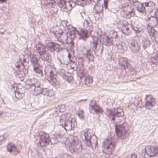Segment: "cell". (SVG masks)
Segmentation results:
<instances>
[{
    "mask_svg": "<svg viewBox=\"0 0 158 158\" xmlns=\"http://www.w3.org/2000/svg\"><path fill=\"white\" fill-rule=\"evenodd\" d=\"M107 116L116 124H122L125 120V116L123 110L121 108L108 110L106 111Z\"/></svg>",
    "mask_w": 158,
    "mask_h": 158,
    "instance_id": "1",
    "label": "cell"
},
{
    "mask_svg": "<svg viewBox=\"0 0 158 158\" xmlns=\"http://www.w3.org/2000/svg\"><path fill=\"white\" fill-rule=\"evenodd\" d=\"M66 145L68 150L73 154L79 153L82 149L81 143L77 136H69L66 142Z\"/></svg>",
    "mask_w": 158,
    "mask_h": 158,
    "instance_id": "2",
    "label": "cell"
},
{
    "mask_svg": "<svg viewBox=\"0 0 158 158\" xmlns=\"http://www.w3.org/2000/svg\"><path fill=\"white\" fill-rule=\"evenodd\" d=\"M60 122L61 125L67 131L74 130L77 127V120L70 113L63 115L60 118Z\"/></svg>",
    "mask_w": 158,
    "mask_h": 158,
    "instance_id": "3",
    "label": "cell"
},
{
    "mask_svg": "<svg viewBox=\"0 0 158 158\" xmlns=\"http://www.w3.org/2000/svg\"><path fill=\"white\" fill-rule=\"evenodd\" d=\"M15 70L16 76L21 80H23L28 72L27 61L23 58L20 59L16 64Z\"/></svg>",
    "mask_w": 158,
    "mask_h": 158,
    "instance_id": "4",
    "label": "cell"
},
{
    "mask_svg": "<svg viewBox=\"0 0 158 158\" xmlns=\"http://www.w3.org/2000/svg\"><path fill=\"white\" fill-rule=\"evenodd\" d=\"M26 88L27 90H32V94L35 95L41 94L43 89L40 87V83L36 79L27 80L26 82Z\"/></svg>",
    "mask_w": 158,
    "mask_h": 158,
    "instance_id": "5",
    "label": "cell"
},
{
    "mask_svg": "<svg viewBox=\"0 0 158 158\" xmlns=\"http://www.w3.org/2000/svg\"><path fill=\"white\" fill-rule=\"evenodd\" d=\"M45 76L46 79L55 87H57L58 85L57 78V72L55 69L51 65H48L45 69Z\"/></svg>",
    "mask_w": 158,
    "mask_h": 158,
    "instance_id": "6",
    "label": "cell"
},
{
    "mask_svg": "<svg viewBox=\"0 0 158 158\" xmlns=\"http://www.w3.org/2000/svg\"><path fill=\"white\" fill-rule=\"evenodd\" d=\"M116 142L113 137H109L104 141L103 144V151L106 155H110L115 150Z\"/></svg>",
    "mask_w": 158,
    "mask_h": 158,
    "instance_id": "7",
    "label": "cell"
},
{
    "mask_svg": "<svg viewBox=\"0 0 158 158\" xmlns=\"http://www.w3.org/2000/svg\"><path fill=\"white\" fill-rule=\"evenodd\" d=\"M85 139L88 146L93 149H95L98 145V138L91 130H87L84 134Z\"/></svg>",
    "mask_w": 158,
    "mask_h": 158,
    "instance_id": "8",
    "label": "cell"
},
{
    "mask_svg": "<svg viewBox=\"0 0 158 158\" xmlns=\"http://www.w3.org/2000/svg\"><path fill=\"white\" fill-rule=\"evenodd\" d=\"M76 3L73 0H59L58 2V5L62 9V11L68 12L72 10L76 6Z\"/></svg>",
    "mask_w": 158,
    "mask_h": 158,
    "instance_id": "9",
    "label": "cell"
},
{
    "mask_svg": "<svg viewBox=\"0 0 158 158\" xmlns=\"http://www.w3.org/2000/svg\"><path fill=\"white\" fill-rule=\"evenodd\" d=\"M39 139V143L40 146L42 147L46 146L50 144L51 139L48 134L43 131L39 132L37 135Z\"/></svg>",
    "mask_w": 158,
    "mask_h": 158,
    "instance_id": "10",
    "label": "cell"
},
{
    "mask_svg": "<svg viewBox=\"0 0 158 158\" xmlns=\"http://www.w3.org/2000/svg\"><path fill=\"white\" fill-rule=\"evenodd\" d=\"M116 132L117 136L120 139H126L130 135L129 130L123 124L117 125L116 127Z\"/></svg>",
    "mask_w": 158,
    "mask_h": 158,
    "instance_id": "11",
    "label": "cell"
},
{
    "mask_svg": "<svg viewBox=\"0 0 158 158\" xmlns=\"http://www.w3.org/2000/svg\"><path fill=\"white\" fill-rule=\"evenodd\" d=\"M13 87L15 90V96L16 98L19 99H22L25 94V87L20 84L17 83L14 84Z\"/></svg>",
    "mask_w": 158,
    "mask_h": 158,
    "instance_id": "12",
    "label": "cell"
},
{
    "mask_svg": "<svg viewBox=\"0 0 158 158\" xmlns=\"http://www.w3.org/2000/svg\"><path fill=\"white\" fill-rule=\"evenodd\" d=\"M122 16L126 19H130L135 15L134 8L131 6H124L121 12Z\"/></svg>",
    "mask_w": 158,
    "mask_h": 158,
    "instance_id": "13",
    "label": "cell"
},
{
    "mask_svg": "<svg viewBox=\"0 0 158 158\" xmlns=\"http://www.w3.org/2000/svg\"><path fill=\"white\" fill-rule=\"evenodd\" d=\"M129 46L131 51L134 53H138L141 50V44L136 39H132L129 42Z\"/></svg>",
    "mask_w": 158,
    "mask_h": 158,
    "instance_id": "14",
    "label": "cell"
},
{
    "mask_svg": "<svg viewBox=\"0 0 158 158\" xmlns=\"http://www.w3.org/2000/svg\"><path fill=\"white\" fill-rule=\"evenodd\" d=\"M31 63L33 65L35 72L38 73V74H42V67L40 64L36 56L33 55L31 56Z\"/></svg>",
    "mask_w": 158,
    "mask_h": 158,
    "instance_id": "15",
    "label": "cell"
},
{
    "mask_svg": "<svg viewBox=\"0 0 158 158\" xmlns=\"http://www.w3.org/2000/svg\"><path fill=\"white\" fill-rule=\"evenodd\" d=\"M78 33L77 31L72 26H69V31L67 34V42L68 43H71L74 40V39L76 38L77 34Z\"/></svg>",
    "mask_w": 158,
    "mask_h": 158,
    "instance_id": "16",
    "label": "cell"
},
{
    "mask_svg": "<svg viewBox=\"0 0 158 158\" xmlns=\"http://www.w3.org/2000/svg\"><path fill=\"white\" fill-rule=\"evenodd\" d=\"M94 48L97 55L101 54L103 50V46L101 41L98 38H94Z\"/></svg>",
    "mask_w": 158,
    "mask_h": 158,
    "instance_id": "17",
    "label": "cell"
},
{
    "mask_svg": "<svg viewBox=\"0 0 158 158\" xmlns=\"http://www.w3.org/2000/svg\"><path fill=\"white\" fill-rule=\"evenodd\" d=\"M146 107L148 110L153 108L156 104V99L151 95L146 96Z\"/></svg>",
    "mask_w": 158,
    "mask_h": 158,
    "instance_id": "18",
    "label": "cell"
},
{
    "mask_svg": "<svg viewBox=\"0 0 158 158\" xmlns=\"http://www.w3.org/2000/svg\"><path fill=\"white\" fill-rule=\"evenodd\" d=\"M47 48L49 51L52 52H60L62 49L60 44L54 42H50L47 44Z\"/></svg>",
    "mask_w": 158,
    "mask_h": 158,
    "instance_id": "19",
    "label": "cell"
},
{
    "mask_svg": "<svg viewBox=\"0 0 158 158\" xmlns=\"http://www.w3.org/2000/svg\"><path fill=\"white\" fill-rule=\"evenodd\" d=\"M146 153L150 157H154L158 154V148L153 146H148L145 148Z\"/></svg>",
    "mask_w": 158,
    "mask_h": 158,
    "instance_id": "20",
    "label": "cell"
},
{
    "mask_svg": "<svg viewBox=\"0 0 158 158\" xmlns=\"http://www.w3.org/2000/svg\"><path fill=\"white\" fill-rule=\"evenodd\" d=\"M59 73L61 77L69 82H72L74 81V78L72 76H70L69 73H67L65 70H63V69L60 70Z\"/></svg>",
    "mask_w": 158,
    "mask_h": 158,
    "instance_id": "21",
    "label": "cell"
},
{
    "mask_svg": "<svg viewBox=\"0 0 158 158\" xmlns=\"http://www.w3.org/2000/svg\"><path fill=\"white\" fill-rule=\"evenodd\" d=\"M7 150L13 155H16L19 153V150L18 148L12 143H9L7 145Z\"/></svg>",
    "mask_w": 158,
    "mask_h": 158,
    "instance_id": "22",
    "label": "cell"
},
{
    "mask_svg": "<svg viewBox=\"0 0 158 158\" xmlns=\"http://www.w3.org/2000/svg\"><path fill=\"white\" fill-rule=\"evenodd\" d=\"M101 41L102 43L106 45V46H110L113 44V40H112L111 37L107 36L106 35H104L102 36Z\"/></svg>",
    "mask_w": 158,
    "mask_h": 158,
    "instance_id": "23",
    "label": "cell"
},
{
    "mask_svg": "<svg viewBox=\"0 0 158 158\" xmlns=\"http://www.w3.org/2000/svg\"><path fill=\"white\" fill-rule=\"evenodd\" d=\"M133 27L131 24H126L123 25L122 27V31L126 35H130L132 33Z\"/></svg>",
    "mask_w": 158,
    "mask_h": 158,
    "instance_id": "24",
    "label": "cell"
},
{
    "mask_svg": "<svg viewBox=\"0 0 158 158\" xmlns=\"http://www.w3.org/2000/svg\"><path fill=\"white\" fill-rule=\"evenodd\" d=\"M42 4L45 8H52L56 5L55 0H42Z\"/></svg>",
    "mask_w": 158,
    "mask_h": 158,
    "instance_id": "25",
    "label": "cell"
},
{
    "mask_svg": "<svg viewBox=\"0 0 158 158\" xmlns=\"http://www.w3.org/2000/svg\"><path fill=\"white\" fill-rule=\"evenodd\" d=\"M119 64L120 66L124 69H127L129 68V65H130L129 60L125 57H122L120 58Z\"/></svg>",
    "mask_w": 158,
    "mask_h": 158,
    "instance_id": "26",
    "label": "cell"
},
{
    "mask_svg": "<svg viewBox=\"0 0 158 158\" xmlns=\"http://www.w3.org/2000/svg\"><path fill=\"white\" fill-rule=\"evenodd\" d=\"M158 24V19L156 17H151L148 19L147 21V24L148 27L154 28L156 27Z\"/></svg>",
    "mask_w": 158,
    "mask_h": 158,
    "instance_id": "27",
    "label": "cell"
},
{
    "mask_svg": "<svg viewBox=\"0 0 158 158\" xmlns=\"http://www.w3.org/2000/svg\"><path fill=\"white\" fill-rule=\"evenodd\" d=\"M91 107L94 110V111L97 113H102L103 110L96 103L95 101H92L91 103Z\"/></svg>",
    "mask_w": 158,
    "mask_h": 158,
    "instance_id": "28",
    "label": "cell"
},
{
    "mask_svg": "<svg viewBox=\"0 0 158 158\" xmlns=\"http://www.w3.org/2000/svg\"><path fill=\"white\" fill-rule=\"evenodd\" d=\"M36 49H37V51H38L39 53L40 54V56L43 55L47 52V51H46V48H45V46L42 44L41 43H38L36 45Z\"/></svg>",
    "mask_w": 158,
    "mask_h": 158,
    "instance_id": "29",
    "label": "cell"
},
{
    "mask_svg": "<svg viewBox=\"0 0 158 158\" xmlns=\"http://www.w3.org/2000/svg\"><path fill=\"white\" fill-rule=\"evenodd\" d=\"M79 34L80 35L81 39L85 40L87 38H89V35H90V32L87 30L82 29H81L80 32H79Z\"/></svg>",
    "mask_w": 158,
    "mask_h": 158,
    "instance_id": "30",
    "label": "cell"
},
{
    "mask_svg": "<svg viewBox=\"0 0 158 158\" xmlns=\"http://www.w3.org/2000/svg\"><path fill=\"white\" fill-rule=\"evenodd\" d=\"M41 94L46 96L52 97L54 95V93L52 90L48 88H43Z\"/></svg>",
    "mask_w": 158,
    "mask_h": 158,
    "instance_id": "31",
    "label": "cell"
},
{
    "mask_svg": "<svg viewBox=\"0 0 158 158\" xmlns=\"http://www.w3.org/2000/svg\"><path fill=\"white\" fill-rule=\"evenodd\" d=\"M145 8L146 9L147 8L148 11H149V12H151L154 10V7H155V5L154 2H149L148 3H144L143 4Z\"/></svg>",
    "mask_w": 158,
    "mask_h": 158,
    "instance_id": "32",
    "label": "cell"
},
{
    "mask_svg": "<svg viewBox=\"0 0 158 158\" xmlns=\"http://www.w3.org/2000/svg\"><path fill=\"white\" fill-rule=\"evenodd\" d=\"M134 4L137 10L141 13H144L146 11L145 8L143 4H141V3L136 2H135Z\"/></svg>",
    "mask_w": 158,
    "mask_h": 158,
    "instance_id": "33",
    "label": "cell"
},
{
    "mask_svg": "<svg viewBox=\"0 0 158 158\" xmlns=\"http://www.w3.org/2000/svg\"><path fill=\"white\" fill-rule=\"evenodd\" d=\"M103 6L100 4L97 3L96 5L94 8V12L95 14L99 15L103 11Z\"/></svg>",
    "mask_w": 158,
    "mask_h": 158,
    "instance_id": "34",
    "label": "cell"
},
{
    "mask_svg": "<svg viewBox=\"0 0 158 158\" xmlns=\"http://www.w3.org/2000/svg\"><path fill=\"white\" fill-rule=\"evenodd\" d=\"M78 74L81 78L83 77L86 75V70L83 66L82 65L79 67L78 70Z\"/></svg>",
    "mask_w": 158,
    "mask_h": 158,
    "instance_id": "35",
    "label": "cell"
},
{
    "mask_svg": "<svg viewBox=\"0 0 158 158\" xmlns=\"http://www.w3.org/2000/svg\"><path fill=\"white\" fill-rule=\"evenodd\" d=\"M91 0H77L76 3L81 6H85L91 3Z\"/></svg>",
    "mask_w": 158,
    "mask_h": 158,
    "instance_id": "36",
    "label": "cell"
},
{
    "mask_svg": "<svg viewBox=\"0 0 158 158\" xmlns=\"http://www.w3.org/2000/svg\"><path fill=\"white\" fill-rule=\"evenodd\" d=\"M54 35H55L56 38L58 39H60L64 34V31H63L61 29H57L54 30L53 31Z\"/></svg>",
    "mask_w": 158,
    "mask_h": 158,
    "instance_id": "37",
    "label": "cell"
},
{
    "mask_svg": "<svg viewBox=\"0 0 158 158\" xmlns=\"http://www.w3.org/2000/svg\"><path fill=\"white\" fill-rule=\"evenodd\" d=\"M69 69L70 70H76L77 69L78 66L77 64L74 61H71L69 62L68 66Z\"/></svg>",
    "mask_w": 158,
    "mask_h": 158,
    "instance_id": "38",
    "label": "cell"
},
{
    "mask_svg": "<svg viewBox=\"0 0 158 158\" xmlns=\"http://www.w3.org/2000/svg\"><path fill=\"white\" fill-rule=\"evenodd\" d=\"M93 82V79L91 76H87L85 80V84L87 86L91 85Z\"/></svg>",
    "mask_w": 158,
    "mask_h": 158,
    "instance_id": "39",
    "label": "cell"
},
{
    "mask_svg": "<svg viewBox=\"0 0 158 158\" xmlns=\"http://www.w3.org/2000/svg\"><path fill=\"white\" fill-rule=\"evenodd\" d=\"M150 60H151V63L152 64H157L158 63V53L152 56Z\"/></svg>",
    "mask_w": 158,
    "mask_h": 158,
    "instance_id": "40",
    "label": "cell"
},
{
    "mask_svg": "<svg viewBox=\"0 0 158 158\" xmlns=\"http://www.w3.org/2000/svg\"><path fill=\"white\" fill-rule=\"evenodd\" d=\"M66 108V106L64 105H60L56 108V111L58 113L63 112L65 111Z\"/></svg>",
    "mask_w": 158,
    "mask_h": 158,
    "instance_id": "41",
    "label": "cell"
},
{
    "mask_svg": "<svg viewBox=\"0 0 158 158\" xmlns=\"http://www.w3.org/2000/svg\"><path fill=\"white\" fill-rule=\"evenodd\" d=\"M148 30L150 36H152V37H154L155 35H156V33H157V31H156V30H155V29H154V28L148 27Z\"/></svg>",
    "mask_w": 158,
    "mask_h": 158,
    "instance_id": "42",
    "label": "cell"
},
{
    "mask_svg": "<svg viewBox=\"0 0 158 158\" xmlns=\"http://www.w3.org/2000/svg\"><path fill=\"white\" fill-rule=\"evenodd\" d=\"M143 47H144L145 48H147L148 47L150 46V41H148V40L144 41H143Z\"/></svg>",
    "mask_w": 158,
    "mask_h": 158,
    "instance_id": "43",
    "label": "cell"
},
{
    "mask_svg": "<svg viewBox=\"0 0 158 158\" xmlns=\"http://www.w3.org/2000/svg\"><path fill=\"white\" fill-rule=\"evenodd\" d=\"M56 158H73L72 157L70 156L69 155L67 154H64V155H61L60 156H58V157Z\"/></svg>",
    "mask_w": 158,
    "mask_h": 158,
    "instance_id": "44",
    "label": "cell"
},
{
    "mask_svg": "<svg viewBox=\"0 0 158 158\" xmlns=\"http://www.w3.org/2000/svg\"><path fill=\"white\" fill-rule=\"evenodd\" d=\"M78 116L81 119L84 118V113L83 110H81L79 111Z\"/></svg>",
    "mask_w": 158,
    "mask_h": 158,
    "instance_id": "45",
    "label": "cell"
},
{
    "mask_svg": "<svg viewBox=\"0 0 158 158\" xmlns=\"http://www.w3.org/2000/svg\"><path fill=\"white\" fill-rule=\"evenodd\" d=\"M31 158H43L38 154H33L31 155Z\"/></svg>",
    "mask_w": 158,
    "mask_h": 158,
    "instance_id": "46",
    "label": "cell"
},
{
    "mask_svg": "<svg viewBox=\"0 0 158 158\" xmlns=\"http://www.w3.org/2000/svg\"><path fill=\"white\" fill-rule=\"evenodd\" d=\"M126 158H137V155L134 153V154H132L131 155H129Z\"/></svg>",
    "mask_w": 158,
    "mask_h": 158,
    "instance_id": "47",
    "label": "cell"
},
{
    "mask_svg": "<svg viewBox=\"0 0 158 158\" xmlns=\"http://www.w3.org/2000/svg\"><path fill=\"white\" fill-rule=\"evenodd\" d=\"M153 38L155 39V40L156 41V42L158 43V32H157V33H156V35Z\"/></svg>",
    "mask_w": 158,
    "mask_h": 158,
    "instance_id": "48",
    "label": "cell"
},
{
    "mask_svg": "<svg viewBox=\"0 0 158 158\" xmlns=\"http://www.w3.org/2000/svg\"><path fill=\"white\" fill-rule=\"evenodd\" d=\"M5 140V137L3 135L0 136V145L2 144V143L3 142L4 140Z\"/></svg>",
    "mask_w": 158,
    "mask_h": 158,
    "instance_id": "49",
    "label": "cell"
},
{
    "mask_svg": "<svg viewBox=\"0 0 158 158\" xmlns=\"http://www.w3.org/2000/svg\"><path fill=\"white\" fill-rule=\"evenodd\" d=\"M108 2V0H105V6H106V8L107 6Z\"/></svg>",
    "mask_w": 158,
    "mask_h": 158,
    "instance_id": "50",
    "label": "cell"
},
{
    "mask_svg": "<svg viewBox=\"0 0 158 158\" xmlns=\"http://www.w3.org/2000/svg\"><path fill=\"white\" fill-rule=\"evenodd\" d=\"M91 1H93L94 2L96 3H98V2L100 1V0H91Z\"/></svg>",
    "mask_w": 158,
    "mask_h": 158,
    "instance_id": "51",
    "label": "cell"
},
{
    "mask_svg": "<svg viewBox=\"0 0 158 158\" xmlns=\"http://www.w3.org/2000/svg\"><path fill=\"white\" fill-rule=\"evenodd\" d=\"M156 17H158V8L157 9L156 11Z\"/></svg>",
    "mask_w": 158,
    "mask_h": 158,
    "instance_id": "52",
    "label": "cell"
},
{
    "mask_svg": "<svg viewBox=\"0 0 158 158\" xmlns=\"http://www.w3.org/2000/svg\"><path fill=\"white\" fill-rule=\"evenodd\" d=\"M7 1V0H0V2H5Z\"/></svg>",
    "mask_w": 158,
    "mask_h": 158,
    "instance_id": "53",
    "label": "cell"
},
{
    "mask_svg": "<svg viewBox=\"0 0 158 158\" xmlns=\"http://www.w3.org/2000/svg\"><path fill=\"white\" fill-rule=\"evenodd\" d=\"M128 1H130V2H135L134 0H128Z\"/></svg>",
    "mask_w": 158,
    "mask_h": 158,
    "instance_id": "54",
    "label": "cell"
},
{
    "mask_svg": "<svg viewBox=\"0 0 158 158\" xmlns=\"http://www.w3.org/2000/svg\"><path fill=\"white\" fill-rule=\"evenodd\" d=\"M2 111L0 110V115H2Z\"/></svg>",
    "mask_w": 158,
    "mask_h": 158,
    "instance_id": "55",
    "label": "cell"
},
{
    "mask_svg": "<svg viewBox=\"0 0 158 158\" xmlns=\"http://www.w3.org/2000/svg\"><path fill=\"white\" fill-rule=\"evenodd\" d=\"M111 158H118L117 157L114 156V157H111Z\"/></svg>",
    "mask_w": 158,
    "mask_h": 158,
    "instance_id": "56",
    "label": "cell"
}]
</instances>
